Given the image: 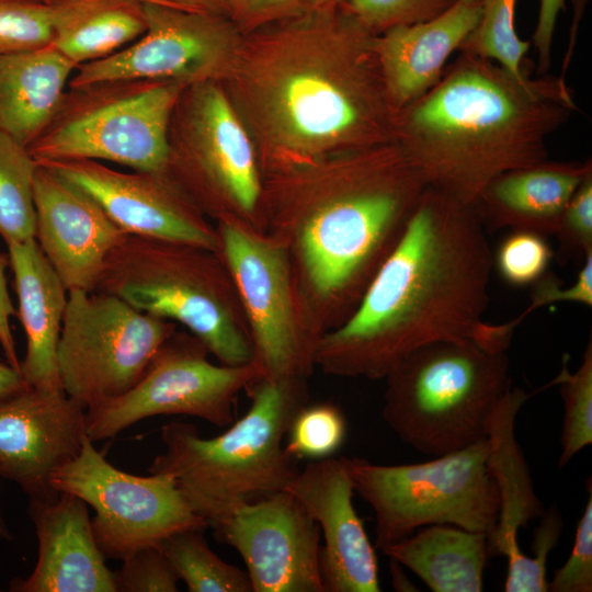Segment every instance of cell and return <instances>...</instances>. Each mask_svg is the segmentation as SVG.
I'll use <instances>...</instances> for the list:
<instances>
[{
  "instance_id": "obj_33",
  "label": "cell",
  "mask_w": 592,
  "mask_h": 592,
  "mask_svg": "<svg viewBox=\"0 0 592 592\" xmlns=\"http://www.w3.org/2000/svg\"><path fill=\"white\" fill-rule=\"evenodd\" d=\"M553 257L546 236L512 229L500 242L493 255V266L506 284L523 287L533 285L547 273Z\"/></svg>"
},
{
  "instance_id": "obj_6",
  "label": "cell",
  "mask_w": 592,
  "mask_h": 592,
  "mask_svg": "<svg viewBox=\"0 0 592 592\" xmlns=\"http://www.w3.org/2000/svg\"><path fill=\"white\" fill-rule=\"evenodd\" d=\"M94 292L184 326L220 364L252 363L237 289L214 250L127 234L106 258Z\"/></svg>"
},
{
  "instance_id": "obj_23",
  "label": "cell",
  "mask_w": 592,
  "mask_h": 592,
  "mask_svg": "<svg viewBox=\"0 0 592 592\" xmlns=\"http://www.w3.org/2000/svg\"><path fill=\"white\" fill-rule=\"evenodd\" d=\"M591 164L542 162L505 172L483 191L473 209L483 227L555 236L571 196Z\"/></svg>"
},
{
  "instance_id": "obj_30",
  "label": "cell",
  "mask_w": 592,
  "mask_h": 592,
  "mask_svg": "<svg viewBox=\"0 0 592 592\" xmlns=\"http://www.w3.org/2000/svg\"><path fill=\"white\" fill-rule=\"evenodd\" d=\"M557 386L563 401V422L560 435L561 452L558 467H565L572 457L592 443V343L589 341L582 362L574 372L568 369L565 355L558 375L545 387Z\"/></svg>"
},
{
  "instance_id": "obj_44",
  "label": "cell",
  "mask_w": 592,
  "mask_h": 592,
  "mask_svg": "<svg viewBox=\"0 0 592 592\" xmlns=\"http://www.w3.org/2000/svg\"><path fill=\"white\" fill-rule=\"evenodd\" d=\"M178 9L217 15L231 13V0H159Z\"/></svg>"
},
{
  "instance_id": "obj_15",
  "label": "cell",
  "mask_w": 592,
  "mask_h": 592,
  "mask_svg": "<svg viewBox=\"0 0 592 592\" xmlns=\"http://www.w3.org/2000/svg\"><path fill=\"white\" fill-rule=\"evenodd\" d=\"M147 27L135 42L80 65L68 87L101 80H170L191 86L209 81L219 69L231 27L226 15L145 2Z\"/></svg>"
},
{
  "instance_id": "obj_10",
  "label": "cell",
  "mask_w": 592,
  "mask_h": 592,
  "mask_svg": "<svg viewBox=\"0 0 592 592\" xmlns=\"http://www.w3.org/2000/svg\"><path fill=\"white\" fill-rule=\"evenodd\" d=\"M225 262L247 320L252 363L271 380L307 379L319 339L301 303L284 246L269 234L235 220L216 225Z\"/></svg>"
},
{
  "instance_id": "obj_42",
  "label": "cell",
  "mask_w": 592,
  "mask_h": 592,
  "mask_svg": "<svg viewBox=\"0 0 592 592\" xmlns=\"http://www.w3.org/2000/svg\"><path fill=\"white\" fill-rule=\"evenodd\" d=\"M9 266V257L0 254V345L7 363L20 371L21 361L18 357L15 341L11 328V318L16 315L13 308L7 285L5 270Z\"/></svg>"
},
{
  "instance_id": "obj_37",
  "label": "cell",
  "mask_w": 592,
  "mask_h": 592,
  "mask_svg": "<svg viewBox=\"0 0 592 592\" xmlns=\"http://www.w3.org/2000/svg\"><path fill=\"white\" fill-rule=\"evenodd\" d=\"M588 501L578 521L574 543L566 562L555 571L548 581L551 592L592 591V488L591 478L587 481Z\"/></svg>"
},
{
  "instance_id": "obj_35",
  "label": "cell",
  "mask_w": 592,
  "mask_h": 592,
  "mask_svg": "<svg viewBox=\"0 0 592 592\" xmlns=\"http://www.w3.org/2000/svg\"><path fill=\"white\" fill-rule=\"evenodd\" d=\"M457 0H346L344 5L372 31L426 22Z\"/></svg>"
},
{
  "instance_id": "obj_32",
  "label": "cell",
  "mask_w": 592,
  "mask_h": 592,
  "mask_svg": "<svg viewBox=\"0 0 592 592\" xmlns=\"http://www.w3.org/2000/svg\"><path fill=\"white\" fill-rule=\"evenodd\" d=\"M346 435V420L331 402L306 403L294 415L285 437L286 452L297 460L332 457Z\"/></svg>"
},
{
  "instance_id": "obj_21",
  "label": "cell",
  "mask_w": 592,
  "mask_h": 592,
  "mask_svg": "<svg viewBox=\"0 0 592 592\" xmlns=\"http://www.w3.org/2000/svg\"><path fill=\"white\" fill-rule=\"evenodd\" d=\"M481 1L457 0L434 19L396 25L375 38L382 77L397 113L439 82L447 58L478 25Z\"/></svg>"
},
{
  "instance_id": "obj_9",
  "label": "cell",
  "mask_w": 592,
  "mask_h": 592,
  "mask_svg": "<svg viewBox=\"0 0 592 592\" xmlns=\"http://www.w3.org/2000/svg\"><path fill=\"white\" fill-rule=\"evenodd\" d=\"M164 171L204 215L261 230L263 184L252 145L210 81L182 91L169 124Z\"/></svg>"
},
{
  "instance_id": "obj_41",
  "label": "cell",
  "mask_w": 592,
  "mask_h": 592,
  "mask_svg": "<svg viewBox=\"0 0 592 592\" xmlns=\"http://www.w3.org/2000/svg\"><path fill=\"white\" fill-rule=\"evenodd\" d=\"M539 14L533 41L538 53L539 72H545L550 62V49L557 16L565 8V0H539Z\"/></svg>"
},
{
  "instance_id": "obj_19",
  "label": "cell",
  "mask_w": 592,
  "mask_h": 592,
  "mask_svg": "<svg viewBox=\"0 0 592 592\" xmlns=\"http://www.w3.org/2000/svg\"><path fill=\"white\" fill-rule=\"evenodd\" d=\"M285 490L303 503L319 526L325 592H379L375 547L353 505L355 490L345 457L309 463Z\"/></svg>"
},
{
  "instance_id": "obj_28",
  "label": "cell",
  "mask_w": 592,
  "mask_h": 592,
  "mask_svg": "<svg viewBox=\"0 0 592 592\" xmlns=\"http://www.w3.org/2000/svg\"><path fill=\"white\" fill-rule=\"evenodd\" d=\"M37 166L27 147L0 133V236L5 244L35 237Z\"/></svg>"
},
{
  "instance_id": "obj_27",
  "label": "cell",
  "mask_w": 592,
  "mask_h": 592,
  "mask_svg": "<svg viewBox=\"0 0 592 592\" xmlns=\"http://www.w3.org/2000/svg\"><path fill=\"white\" fill-rule=\"evenodd\" d=\"M144 0H50L52 45L77 67L105 58L147 27Z\"/></svg>"
},
{
  "instance_id": "obj_29",
  "label": "cell",
  "mask_w": 592,
  "mask_h": 592,
  "mask_svg": "<svg viewBox=\"0 0 592 592\" xmlns=\"http://www.w3.org/2000/svg\"><path fill=\"white\" fill-rule=\"evenodd\" d=\"M159 547L191 592H252L247 571L220 559L201 528L178 532Z\"/></svg>"
},
{
  "instance_id": "obj_22",
  "label": "cell",
  "mask_w": 592,
  "mask_h": 592,
  "mask_svg": "<svg viewBox=\"0 0 592 592\" xmlns=\"http://www.w3.org/2000/svg\"><path fill=\"white\" fill-rule=\"evenodd\" d=\"M18 296V316L26 337L20 373L29 387L64 391L57 364L68 291L35 238L7 244Z\"/></svg>"
},
{
  "instance_id": "obj_14",
  "label": "cell",
  "mask_w": 592,
  "mask_h": 592,
  "mask_svg": "<svg viewBox=\"0 0 592 592\" xmlns=\"http://www.w3.org/2000/svg\"><path fill=\"white\" fill-rule=\"evenodd\" d=\"M212 527L243 559L252 592H325L319 526L287 490L243 504Z\"/></svg>"
},
{
  "instance_id": "obj_38",
  "label": "cell",
  "mask_w": 592,
  "mask_h": 592,
  "mask_svg": "<svg viewBox=\"0 0 592 592\" xmlns=\"http://www.w3.org/2000/svg\"><path fill=\"white\" fill-rule=\"evenodd\" d=\"M559 252L579 259L592 252V172L580 183L568 202L557 231Z\"/></svg>"
},
{
  "instance_id": "obj_8",
  "label": "cell",
  "mask_w": 592,
  "mask_h": 592,
  "mask_svg": "<svg viewBox=\"0 0 592 592\" xmlns=\"http://www.w3.org/2000/svg\"><path fill=\"white\" fill-rule=\"evenodd\" d=\"M488 439L417 464L379 465L345 457L354 490L375 515V548L417 530L449 524L490 534L500 497L487 467Z\"/></svg>"
},
{
  "instance_id": "obj_31",
  "label": "cell",
  "mask_w": 592,
  "mask_h": 592,
  "mask_svg": "<svg viewBox=\"0 0 592 592\" xmlns=\"http://www.w3.org/2000/svg\"><path fill=\"white\" fill-rule=\"evenodd\" d=\"M517 0H482L476 29L460 46L463 52L488 58L516 78H523L522 62L530 42L522 41L514 26Z\"/></svg>"
},
{
  "instance_id": "obj_18",
  "label": "cell",
  "mask_w": 592,
  "mask_h": 592,
  "mask_svg": "<svg viewBox=\"0 0 592 592\" xmlns=\"http://www.w3.org/2000/svg\"><path fill=\"white\" fill-rule=\"evenodd\" d=\"M37 164L34 238L67 291L93 292L106 258L127 234L89 193Z\"/></svg>"
},
{
  "instance_id": "obj_12",
  "label": "cell",
  "mask_w": 592,
  "mask_h": 592,
  "mask_svg": "<svg viewBox=\"0 0 592 592\" xmlns=\"http://www.w3.org/2000/svg\"><path fill=\"white\" fill-rule=\"evenodd\" d=\"M209 354L195 335L175 330L130 389L86 409L87 435L93 442L112 439L143 419L172 414L229 426L238 395L262 377L253 363L216 365Z\"/></svg>"
},
{
  "instance_id": "obj_11",
  "label": "cell",
  "mask_w": 592,
  "mask_h": 592,
  "mask_svg": "<svg viewBox=\"0 0 592 592\" xmlns=\"http://www.w3.org/2000/svg\"><path fill=\"white\" fill-rule=\"evenodd\" d=\"M175 330L116 296L68 291L57 348L64 391L86 409L123 395Z\"/></svg>"
},
{
  "instance_id": "obj_5",
  "label": "cell",
  "mask_w": 592,
  "mask_h": 592,
  "mask_svg": "<svg viewBox=\"0 0 592 592\" xmlns=\"http://www.w3.org/2000/svg\"><path fill=\"white\" fill-rule=\"evenodd\" d=\"M512 334L504 323L483 321L475 337L436 341L408 354L385 376V423L432 457L487 439L491 415L512 386Z\"/></svg>"
},
{
  "instance_id": "obj_48",
  "label": "cell",
  "mask_w": 592,
  "mask_h": 592,
  "mask_svg": "<svg viewBox=\"0 0 592 592\" xmlns=\"http://www.w3.org/2000/svg\"><path fill=\"white\" fill-rule=\"evenodd\" d=\"M45 1H50V0H45ZM144 1H149V2H159L161 3L159 0H144Z\"/></svg>"
},
{
  "instance_id": "obj_24",
  "label": "cell",
  "mask_w": 592,
  "mask_h": 592,
  "mask_svg": "<svg viewBox=\"0 0 592 592\" xmlns=\"http://www.w3.org/2000/svg\"><path fill=\"white\" fill-rule=\"evenodd\" d=\"M530 396L522 388L511 386L498 402L487 433V467L500 497L497 524L488 535V547L489 554L506 559L523 553L517 540L519 531L545 511L514 435L515 418Z\"/></svg>"
},
{
  "instance_id": "obj_46",
  "label": "cell",
  "mask_w": 592,
  "mask_h": 592,
  "mask_svg": "<svg viewBox=\"0 0 592 592\" xmlns=\"http://www.w3.org/2000/svg\"><path fill=\"white\" fill-rule=\"evenodd\" d=\"M346 0H304V7L322 9L335 7L339 2Z\"/></svg>"
},
{
  "instance_id": "obj_47",
  "label": "cell",
  "mask_w": 592,
  "mask_h": 592,
  "mask_svg": "<svg viewBox=\"0 0 592 592\" xmlns=\"http://www.w3.org/2000/svg\"><path fill=\"white\" fill-rule=\"evenodd\" d=\"M0 538L3 539H12V534L4 521V517L1 512V505H0Z\"/></svg>"
},
{
  "instance_id": "obj_2",
  "label": "cell",
  "mask_w": 592,
  "mask_h": 592,
  "mask_svg": "<svg viewBox=\"0 0 592 592\" xmlns=\"http://www.w3.org/2000/svg\"><path fill=\"white\" fill-rule=\"evenodd\" d=\"M323 173L300 185L294 204L261 218L289 255L318 339L356 308L428 189L399 146Z\"/></svg>"
},
{
  "instance_id": "obj_7",
  "label": "cell",
  "mask_w": 592,
  "mask_h": 592,
  "mask_svg": "<svg viewBox=\"0 0 592 592\" xmlns=\"http://www.w3.org/2000/svg\"><path fill=\"white\" fill-rule=\"evenodd\" d=\"M185 87L147 79L68 87L27 149L37 162L87 159L138 171H164L169 124Z\"/></svg>"
},
{
  "instance_id": "obj_17",
  "label": "cell",
  "mask_w": 592,
  "mask_h": 592,
  "mask_svg": "<svg viewBox=\"0 0 592 592\" xmlns=\"http://www.w3.org/2000/svg\"><path fill=\"white\" fill-rule=\"evenodd\" d=\"M86 407L61 392L32 387L0 401V476L30 500H52V480L75 459L86 433Z\"/></svg>"
},
{
  "instance_id": "obj_34",
  "label": "cell",
  "mask_w": 592,
  "mask_h": 592,
  "mask_svg": "<svg viewBox=\"0 0 592 592\" xmlns=\"http://www.w3.org/2000/svg\"><path fill=\"white\" fill-rule=\"evenodd\" d=\"M50 4L45 0H0V56L52 45Z\"/></svg>"
},
{
  "instance_id": "obj_36",
  "label": "cell",
  "mask_w": 592,
  "mask_h": 592,
  "mask_svg": "<svg viewBox=\"0 0 592 592\" xmlns=\"http://www.w3.org/2000/svg\"><path fill=\"white\" fill-rule=\"evenodd\" d=\"M113 572L118 592H175L179 578L159 546L143 548L125 558Z\"/></svg>"
},
{
  "instance_id": "obj_3",
  "label": "cell",
  "mask_w": 592,
  "mask_h": 592,
  "mask_svg": "<svg viewBox=\"0 0 592 592\" xmlns=\"http://www.w3.org/2000/svg\"><path fill=\"white\" fill-rule=\"evenodd\" d=\"M576 110L560 78H516L463 52L400 112V148L429 189L474 207L499 175L545 162L547 136Z\"/></svg>"
},
{
  "instance_id": "obj_13",
  "label": "cell",
  "mask_w": 592,
  "mask_h": 592,
  "mask_svg": "<svg viewBox=\"0 0 592 592\" xmlns=\"http://www.w3.org/2000/svg\"><path fill=\"white\" fill-rule=\"evenodd\" d=\"M95 511L92 532L104 557L124 560L185 530L207 527L167 475L136 476L109 463L86 435L79 455L53 477Z\"/></svg>"
},
{
  "instance_id": "obj_4",
  "label": "cell",
  "mask_w": 592,
  "mask_h": 592,
  "mask_svg": "<svg viewBox=\"0 0 592 592\" xmlns=\"http://www.w3.org/2000/svg\"><path fill=\"white\" fill-rule=\"evenodd\" d=\"M246 391L248 411L220 435L202 437L189 422L164 424V452L149 467V474L171 477L210 527L237 508L284 490L299 470L285 437L308 403L307 379L259 378Z\"/></svg>"
},
{
  "instance_id": "obj_16",
  "label": "cell",
  "mask_w": 592,
  "mask_h": 592,
  "mask_svg": "<svg viewBox=\"0 0 592 592\" xmlns=\"http://www.w3.org/2000/svg\"><path fill=\"white\" fill-rule=\"evenodd\" d=\"M37 163L53 169L89 193L128 235L220 250L216 226L166 171L122 172L101 161L87 159Z\"/></svg>"
},
{
  "instance_id": "obj_40",
  "label": "cell",
  "mask_w": 592,
  "mask_h": 592,
  "mask_svg": "<svg viewBox=\"0 0 592 592\" xmlns=\"http://www.w3.org/2000/svg\"><path fill=\"white\" fill-rule=\"evenodd\" d=\"M534 531L532 549L534 556L526 558V582L530 592H547V559L559 542L562 517L556 508L544 511Z\"/></svg>"
},
{
  "instance_id": "obj_26",
  "label": "cell",
  "mask_w": 592,
  "mask_h": 592,
  "mask_svg": "<svg viewBox=\"0 0 592 592\" xmlns=\"http://www.w3.org/2000/svg\"><path fill=\"white\" fill-rule=\"evenodd\" d=\"M380 551L415 573L433 592H480L489 555L488 534L433 524Z\"/></svg>"
},
{
  "instance_id": "obj_25",
  "label": "cell",
  "mask_w": 592,
  "mask_h": 592,
  "mask_svg": "<svg viewBox=\"0 0 592 592\" xmlns=\"http://www.w3.org/2000/svg\"><path fill=\"white\" fill-rule=\"evenodd\" d=\"M76 68L53 45L0 56V133L29 147L53 117Z\"/></svg>"
},
{
  "instance_id": "obj_43",
  "label": "cell",
  "mask_w": 592,
  "mask_h": 592,
  "mask_svg": "<svg viewBox=\"0 0 592 592\" xmlns=\"http://www.w3.org/2000/svg\"><path fill=\"white\" fill-rule=\"evenodd\" d=\"M304 7V0H231V13L242 20L289 15Z\"/></svg>"
},
{
  "instance_id": "obj_45",
  "label": "cell",
  "mask_w": 592,
  "mask_h": 592,
  "mask_svg": "<svg viewBox=\"0 0 592 592\" xmlns=\"http://www.w3.org/2000/svg\"><path fill=\"white\" fill-rule=\"evenodd\" d=\"M29 386L20 371L0 362V401L24 390Z\"/></svg>"
},
{
  "instance_id": "obj_39",
  "label": "cell",
  "mask_w": 592,
  "mask_h": 592,
  "mask_svg": "<svg viewBox=\"0 0 592 592\" xmlns=\"http://www.w3.org/2000/svg\"><path fill=\"white\" fill-rule=\"evenodd\" d=\"M528 307L515 319L509 321L514 329L534 310L556 303H576L591 307L592 305V252L581 262L574 281L565 286L553 275L545 274L533 285Z\"/></svg>"
},
{
  "instance_id": "obj_1",
  "label": "cell",
  "mask_w": 592,
  "mask_h": 592,
  "mask_svg": "<svg viewBox=\"0 0 592 592\" xmlns=\"http://www.w3.org/2000/svg\"><path fill=\"white\" fill-rule=\"evenodd\" d=\"M492 267L475 210L428 187L356 308L319 339L315 367L380 379L423 345L477 335Z\"/></svg>"
},
{
  "instance_id": "obj_20",
  "label": "cell",
  "mask_w": 592,
  "mask_h": 592,
  "mask_svg": "<svg viewBox=\"0 0 592 592\" xmlns=\"http://www.w3.org/2000/svg\"><path fill=\"white\" fill-rule=\"evenodd\" d=\"M38 557L32 573L11 581L13 592H116L113 572L94 538L88 504L69 492L30 500Z\"/></svg>"
}]
</instances>
